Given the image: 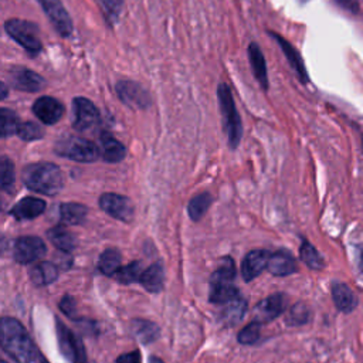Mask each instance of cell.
Masks as SVG:
<instances>
[{
	"instance_id": "10",
	"label": "cell",
	"mask_w": 363,
	"mask_h": 363,
	"mask_svg": "<svg viewBox=\"0 0 363 363\" xmlns=\"http://www.w3.org/2000/svg\"><path fill=\"white\" fill-rule=\"evenodd\" d=\"M7 75L10 85L23 92H38L45 86L44 78L26 67H11Z\"/></svg>"
},
{
	"instance_id": "7",
	"label": "cell",
	"mask_w": 363,
	"mask_h": 363,
	"mask_svg": "<svg viewBox=\"0 0 363 363\" xmlns=\"http://www.w3.org/2000/svg\"><path fill=\"white\" fill-rule=\"evenodd\" d=\"M60 350L69 363H86V352L82 340L68 329L60 319H55Z\"/></svg>"
},
{
	"instance_id": "30",
	"label": "cell",
	"mask_w": 363,
	"mask_h": 363,
	"mask_svg": "<svg viewBox=\"0 0 363 363\" xmlns=\"http://www.w3.org/2000/svg\"><path fill=\"white\" fill-rule=\"evenodd\" d=\"M211 201H213V197L208 193H201V194L194 196L189 203V216H190V218L193 221H199L206 214Z\"/></svg>"
},
{
	"instance_id": "1",
	"label": "cell",
	"mask_w": 363,
	"mask_h": 363,
	"mask_svg": "<svg viewBox=\"0 0 363 363\" xmlns=\"http://www.w3.org/2000/svg\"><path fill=\"white\" fill-rule=\"evenodd\" d=\"M0 340L3 350L18 363H31L35 346L24 326L14 318L4 316L0 322Z\"/></svg>"
},
{
	"instance_id": "8",
	"label": "cell",
	"mask_w": 363,
	"mask_h": 363,
	"mask_svg": "<svg viewBox=\"0 0 363 363\" xmlns=\"http://www.w3.org/2000/svg\"><path fill=\"white\" fill-rule=\"evenodd\" d=\"M99 123V111L92 101L84 96H77L72 101V126L85 132L94 129Z\"/></svg>"
},
{
	"instance_id": "4",
	"label": "cell",
	"mask_w": 363,
	"mask_h": 363,
	"mask_svg": "<svg viewBox=\"0 0 363 363\" xmlns=\"http://www.w3.org/2000/svg\"><path fill=\"white\" fill-rule=\"evenodd\" d=\"M217 98H218V104H220L224 132L227 135L228 145L234 149L240 145V140L242 136V125H241V118L237 111L231 89L227 84L221 82L218 85Z\"/></svg>"
},
{
	"instance_id": "27",
	"label": "cell",
	"mask_w": 363,
	"mask_h": 363,
	"mask_svg": "<svg viewBox=\"0 0 363 363\" xmlns=\"http://www.w3.org/2000/svg\"><path fill=\"white\" fill-rule=\"evenodd\" d=\"M132 332L142 343H150L159 337V328L149 320L136 319L132 322Z\"/></svg>"
},
{
	"instance_id": "45",
	"label": "cell",
	"mask_w": 363,
	"mask_h": 363,
	"mask_svg": "<svg viewBox=\"0 0 363 363\" xmlns=\"http://www.w3.org/2000/svg\"><path fill=\"white\" fill-rule=\"evenodd\" d=\"M1 363H7V362H6V360H1Z\"/></svg>"
},
{
	"instance_id": "40",
	"label": "cell",
	"mask_w": 363,
	"mask_h": 363,
	"mask_svg": "<svg viewBox=\"0 0 363 363\" xmlns=\"http://www.w3.org/2000/svg\"><path fill=\"white\" fill-rule=\"evenodd\" d=\"M116 363H140V353L138 350L121 354L116 359Z\"/></svg>"
},
{
	"instance_id": "32",
	"label": "cell",
	"mask_w": 363,
	"mask_h": 363,
	"mask_svg": "<svg viewBox=\"0 0 363 363\" xmlns=\"http://www.w3.org/2000/svg\"><path fill=\"white\" fill-rule=\"evenodd\" d=\"M142 267L139 261H133L125 267H121L115 274L113 278L121 284H132L136 281H140L142 277Z\"/></svg>"
},
{
	"instance_id": "18",
	"label": "cell",
	"mask_w": 363,
	"mask_h": 363,
	"mask_svg": "<svg viewBox=\"0 0 363 363\" xmlns=\"http://www.w3.org/2000/svg\"><path fill=\"white\" fill-rule=\"evenodd\" d=\"M45 210V201L37 197H24L13 206L10 216L16 220H33Z\"/></svg>"
},
{
	"instance_id": "28",
	"label": "cell",
	"mask_w": 363,
	"mask_h": 363,
	"mask_svg": "<svg viewBox=\"0 0 363 363\" xmlns=\"http://www.w3.org/2000/svg\"><path fill=\"white\" fill-rule=\"evenodd\" d=\"M98 268L104 275L113 277V274L121 268V252L115 248L105 250L99 257Z\"/></svg>"
},
{
	"instance_id": "20",
	"label": "cell",
	"mask_w": 363,
	"mask_h": 363,
	"mask_svg": "<svg viewBox=\"0 0 363 363\" xmlns=\"http://www.w3.org/2000/svg\"><path fill=\"white\" fill-rule=\"evenodd\" d=\"M99 146H101V156L105 162L109 163H116L121 162L125 155H126V149L125 146L115 139L111 133L108 132H102L99 136Z\"/></svg>"
},
{
	"instance_id": "22",
	"label": "cell",
	"mask_w": 363,
	"mask_h": 363,
	"mask_svg": "<svg viewBox=\"0 0 363 363\" xmlns=\"http://www.w3.org/2000/svg\"><path fill=\"white\" fill-rule=\"evenodd\" d=\"M332 298L336 308L345 313L352 312L357 305V299L353 291L350 289L349 285L343 282H335L332 285Z\"/></svg>"
},
{
	"instance_id": "16",
	"label": "cell",
	"mask_w": 363,
	"mask_h": 363,
	"mask_svg": "<svg viewBox=\"0 0 363 363\" xmlns=\"http://www.w3.org/2000/svg\"><path fill=\"white\" fill-rule=\"evenodd\" d=\"M269 257H271V252H268L265 250L250 251L241 262L242 278L245 281H252L255 277H258L268 267Z\"/></svg>"
},
{
	"instance_id": "25",
	"label": "cell",
	"mask_w": 363,
	"mask_h": 363,
	"mask_svg": "<svg viewBox=\"0 0 363 363\" xmlns=\"http://www.w3.org/2000/svg\"><path fill=\"white\" fill-rule=\"evenodd\" d=\"M58 277V268L52 262H38L30 269V278L33 284L43 286L54 282Z\"/></svg>"
},
{
	"instance_id": "15",
	"label": "cell",
	"mask_w": 363,
	"mask_h": 363,
	"mask_svg": "<svg viewBox=\"0 0 363 363\" xmlns=\"http://www.w3.org/2000/svg\"><path fill=\"white\" fill-rule=\"evenodd\" d=\"M285 309V296L282 294H274L261 301L254 308V320L259 323L271 322L278 318Z\"/></svg>"
},
{
	"instance_id": "17",
	"label": "cell",
	"mask_w": 363,
	"mask_h": 363,
	"mask_svg": "<svg viewBox=\"0 0 363 363\" xmlns=\"http://www.w3.org/2000/svg\"><path fill=\"white\" fill-rule=\"evenodd\" d=\"M269 35H271L272 38H275V40H277V43L279 44L281 50L284 51V54H285V57H286L288 62L291 64V67L294 68V71L298 74L299 79H301L302 82H308L309 75H308L306 67H305V64H303V60H302V57H301L299 51H298V50H296V48H295V47H294L288 40H285L284 37L278 35L277 33H269Z\"/></svg>"
},
{
	"instance_id": "31",
	"label": "cell",
	"mask_w": 363,
	"mask_h": 363,
	"mask_svg": "<svg viewBox=\"0 0 363 363\" xmlns=\"http://www.w3.org/2000/svg\"><path fill=\"white\" fill-rule=\"evenodd\" d=\"M301 259L312 269H322L325 267V261L318 252V250L308 241H303L299 248Z\"/></svg>"
},
{
	"instance_id": "21",
	"label": "cell",
	"mask_w": 363,
	"mask_h": 363,
	"mask_svg": "<svg viewBox=\"0 0 363 363\" xmlns=\"http://www.w3.org/2000/svg\"><path fill=\"white\" fill-rule=\"evenodd\" d=\"M248 60L252 68V74L257 78L258 84L262 89H268V74H267V62L264 54L257 43H251L248 45Z\"/></svg>"
},
{
	"instance_id": "43",
	"label": "cell",
	"mask_w": 363,
	"mask_h": 363,
	"mask_svg": "<svg viewBox=\"0 0 363 363\" xmlns=\"http://www.w3.org/2000/svg\"><path fill=\"white\" fill-rule=\"evenodd\" d=\"M149 363H163L159 357H156V356H152L150 357V360H149Z\"/></svg>"
},
{
	"instance_id": "24",
	"label": "cell",
	"mask_w": 363,
	"mask_h": 363,
	"mask_svg": "<svg viewBox=\"0 0 363 363\" xmlns=\"http://www.w3.org/2000/svg\"><path fill=\"white\" fill-rule=\"evenodd\" d=\"M48 240L61 251L69 252L75 248L77 240L72 233H69L64 225H55L47 231Z\"/></svg>"
},
{
	"instance_id": "35",
	"label": "cell",
	"mask_w": 363,
	"mask_h": 363,
	"mask_svg": "<svg viewBox=\"0 0 363 363\" xmlns=\"http://www.w3.org/2000/svg\"><path fill=\"white\" fill-rule=\"evenodd\" d=\"M259 329H261V323L257 320H252L250 325H247L238 332V336H237L238 342L241 345L255 343L259 339Z\"/></svg>"
},
{
	"instance_id": "5",
	"label": "cell",
	"mask_w": 363,
	"mask_h": 363,
	"mask_svg": "<svg viewBox=\"0 0 363 363\" xmlns=\"http://www.w3.org/2000/svg\"><path fill=\"white\" fill-rule=\"evenodd\" d=\"M54 150L57 155L62 157H67L75 162H82V163L95 162L101 155V152L98 150L94 142L81 136H74V135H67L60 140H57Z\"/></svg>"
},
{
	"instance_id": "42",
	"label": "cell",
	"mask_w": 363,
	"mask_h": 363,
	"mask_svg": "<svg viewBox=\"0 0 363 363\" xmlns=\"http://www.w3.org/2000/svg\"><path fill=\"white\" fill-rule=\"evenodd\" d=\"M7 96V86L6 82H1V99H4Z\"/></svg>"
},
{
	"instance_id": "33",
	"label": "cell",
	"mask_w": 363,
	"mask_h": 363,
	"mask_svg": "<svg viewBox=\"0 0 363 363\" xmlns=\"http://www.w3.org/2000/svg\"><path fill=\"white\" fill-rule=\"evenodd\" d=\"M0 122H1V126H0V130H1V136L3 138H9L14 133L18 132V128H20V121H18V116L9 108H1L0 111Z\"/></svg>"
},
{
	"instance_id": "29",
	"label": "cell",
	"mask_w": 363,
	"mask_h": 363,
	"mask_svg": "<svg viewBox=\"0 0 363 363\" xmlns=\"http://www.w3.org/2000/svg\"><path fill=\"white\" fill-rule=\"evenodd\" d=\"M247 311V302L244 299L235 298L225 303V308L221 312V318L227 325H235L240 322Z\"/></svg>"
},
{
	"instance_id": "36",
	"label": "cell",
	"mask_w": 363,
	"mask_h": 363,
	"mask_svg": "<svg viewBox=\"0 0 363 363\" xmlns=\"http://www.w3.org/2000/svg\"><path fill=\"white\" fill-rule=\"evenodd\" d=\"M17 135L23 140H37L44 136V129L35 122H24L20 125Z\"/></svg>"
},
{
	"instance_id": "41",
	"label": "cell",
	"mask_w": 363,
	"mask_h": 363,
	"mask_svg": "<svg viewBox=\"0 0 363 363\" xmlns=\"http://www.w3.org/2000/svg\"><path fill=\"white\" fill-rule=\"evenodd\" d=\"M342 7L347 9L352 13H357L359 11V4L356 0H336Z\"/></svg>"
},
{
	"instance_id": "34",
	"label": "cell",
	"mask_w": 363,
	"mask_h": 363,
	"mask_svg": "<svg viewBox=\"0 0 363 363\" xmlns=\"http://www.w3.org/2000/svg\"><path fill=\"white\" fill-rule=\"evenodd\" d=\"M0 183L6 191H10L14 186V164L6 156L0 160Z\"/></svg>"
},
{
	"instance_id": "26",
	"label": "cell",
	"mask_w": 363,
	"mask_h": 363,
	"mask_svg": "<svg viewBox=\"0 0 363 363\" xmlns=\"http://www.w3.org/2000/svg\"><path fill=\"white\" fill-rule=\"evenodd\" d=\"M60 217L64 224L77 225L86 217V207L79 203H62L60 206Z\"/></svg>"
},
{
	"instance_id": "38",
	"label": "cell",
	"mask_w": 363,
	"mask_h": 363,
	"mask_svg": "<svg viewBox=\"0 0 363 363\" xmlns=\"http://www.w3.org/2000/svg\"><path fill=\"white\" fill-rule=\"evenodd\" d=\"M102 4L106 10V14L109 17L111 21H115L121 11H122V7H123V0H102Z\"/></svg>"
},
{
	"instance_id": "2",
	"label": "cell",
	"mask_w": 363,
	"mask_h": 363,
	"mask_svg": "<svg viewBox=\"0 0 363 363\" xmlns=\"http://www.w3.org/2000/svg\"><path fill=\"white\" fill-rule=\"evenodd\" d=\"M21 179L30 190L47 196L57 194L64 186L62 172L57 164L48 162L27 164L23 169Z\"/></svg>"
},
{
	"instance_id": "23",
	"label": "cell",
	"mask_w": 363,
	"mask_h": 363,
	"mask_svg": "<svg viewBox=\"0 0 363 363\" xmlns=\"http://www.w3.org/2000/svg\"><path fill=\"white\" fill-rule=\"evenodd\" d=\"M142 286L149 292H159L164 284V269L160 262H155L147 269L142 272L140 281Z\"/></svg>"
},
{
	"instance_id": "14",
	"label": "cell",
	"mask_w": 363,
	"mask_h": 363,
	"mask_svg": "<svg viewBox=\"0 0 363 363\" xmlns=\"http://www.w3.org/2000/svg\"><path fill=\"white\" fill-rule=\"evenodd\" d=\"M31 109H33L34 115L45 125L57 123L65 112L64 105L52 96H40V98H37L35 102L33 104Z\"/></svg>"
},
{
	"instance_id": "9",
	"label": "cell",
	"mask_w": 363,
	"mask_h": 363,
	"mask_svg": "<svg viewBox=\"0 0 363 363\" xmlns=\"http://www.w3.org/2000/svg\"><path fill=\"white\" fill-rule=\"evenodd\" d=\"M115 91L118 98L132 109H146L150 105L149 92L135 81L122 79L116 82Z\"/></svg>"
},
{
	"instance_id": "11",
	"label": "cell",
	"mask_w": 363,
	"mask_h": 363,
	"mask_svg": "<svg viewBox=\"0 0 363 363\" xmlns=\"http://www.w3.org/2000/svg\"><path fill=\"white\" fill-rule=\"evenodd\" d=\"M47 252L44 241L38 237L27 235L16 240L13 247V257L20 264H30L41 258Z\"/></svg>"
},
{
	"instance_id": "6",
	"label": "cell",
	"mask_w": 363,
	"mask_h": 363,
	"mask_svg": "<svg viewBox=\"0 0 363 363\" xmlns=\"http://www.w3.org/2000/svg\"><path fill=\"white\" fill-rule=\"evenodd\" d=\"M4 30L9 34V37L13 38L28 54L35 55L41 51V40L38 37V28L31 21L10 18L4 23Z\"/></svg>"
},
{
	"instance_id": "39",
	"label": "cell",
	"mask_w": 363,
	"mask_h": 363,
	"mask_svg": "<svg viewBox=\"0 0 363 363\" xmlns=\"http://www.w3.org/2000/svg\"><path fill=\"white\" fill-rule=\"evenodd\" d=\"M60 309L69 318H74L75 315V301L69 296L65 295L61 301H60Z\"/></svg>"
},
{
	"instance_id": "13",
	"label": "cell",
	"mask_w": 363,
	"mask_h": 363,
	"mask_svg": "<svg viewBox=\"0 0 363 363\" xmlns=\"http://www.w3.org/2000/svg\"><path fill=\"white\" fill-rule=\"evenodd\" d=\"M48 20L54 26V28L62 35L69 37L72 33V20L65 10L64 4L60 0H38Z\"/></svg>"
},
{
	"instance_id": "3",
	"label": "cell",
	"mask_w": 363,
	"mask_h": 363,
	"mask_svg": "<svg viewBox=\"0 0 363 363\" xmlns=\"http://www.w3.org/2000/svg\"><path fill=\"white\" fill-rule=\"evenodd\" d=\"M235 265L230 257H224L220 261L217 269L211 274L210 279V302L228 303L238 298V289L234 285Z\"/></svg>"
},
{
	"instance_id": "37",
	"label": "cell",
	"mask_w": 363,
	"mask_h": 363,
	"mask_svg": "<svg viewBox=\"0 0 363 363\" xmlns=\"http://www.w3.org/2000/svg\"><path fill=\"white\" fill-rule=\"evenodd\" d=\"M308 320H309V309L303 303L294 305L286 316L288 325H303Z\"/></svg>"
},
{
	"instance_id": "19",
	"label": "cell",
	"mask_w": 363,
	"mask_h": 363,
	"mask_svg": "<svg viewBox=\"0 0 363 363\" xmlns=\"http://www.w3.org/2000/svg\"><path fill=\"white\" fill-rule=\"evenodd\" d=\"M267 268L275 277H285V275H291L296 271V261L291 255V252L279 250V251L271 254Z\"/></svg>"
},
{
	"instance_id": "44",
	"label": "cell",
	"mask_w": 363,
	"mask_h": 363,
	"mask_svg": "<svg viewBox=\"0 0 363 363\" xmlns=\"http://www.w3.org/2000/svg\"><path fill=\"white\" fill-rule=\"evenodd\" d=\"M359 265H360V271H362V274H363V251H362V254H360V257H359Z\"/></svg>"
},
{
	"instance_id": "12",
	"label": "cell",
	"mask_w": 363,
	"mask_h": 363,
	"mask_svg": "<svg viewBox=\"0 0 363 363\" xmlns=\"http://www.w3.org/2000/svg\"><path fill=\"white\" fill-rule=\"evenodd\" d=\"M99 207L112 216L113 218H118L121 221L129 223L133 218V204L132 201L121 194L116 193H105L99 197Z\"/></svg>"
}]
</instances>
